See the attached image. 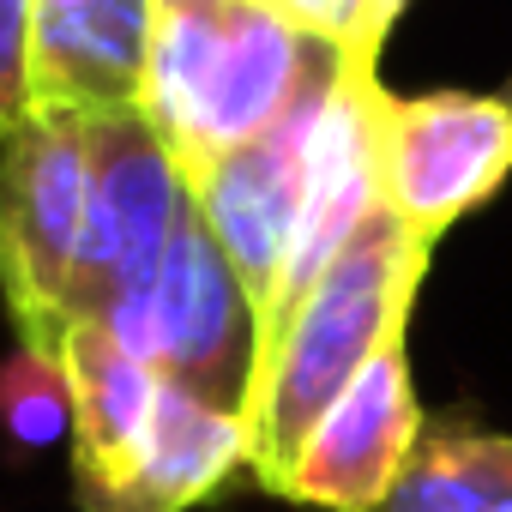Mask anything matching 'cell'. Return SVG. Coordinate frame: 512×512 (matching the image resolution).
Segmentation results:
<instances>
[{
  "label": "cell",
  "mask_w": 512,
  "mask_h": 512,
  "mask_svg": "<svg viewBox=\"0 0 512 512\" xmlns=\"http://www.w3.org/2000/svg\"><path fill=\"white\" fill-rule=\"evenodd\" d=\"M338 67L344 49L302 31L278 0H157L139 115L193 187L217 157L272 133Z\"/></svg>",
  "instance_id": "1"
},
{
  "label": "cell",
  "mask_w": 512,
  "mask_h": 512,
  "mask_svg": "<svg viewBox=\"0 0 512 512\" xmlns=\"http://www.w3.org/2000/svg\"><path fill=\"white\" fill-rule=\"evenodd\" d=\"M434 241L404 229L386 205L356 229V241L320 272V284L290 308V320L266 338L247 392L253 428V482L278 488L302 434L326 416V404L410 332L416 290L428 278Z\"/></svg>",
  "instance_id": "2"
},
{
  "label": "cell",
  "mask_w": 512,
  "mask_h": 512,
  "mask_svg": "<svg viewBox=\"0 0 512 512\" xmlns=\"http://www.w3.org/2000/svg\"><path fill=\"white\" fill-rule=\"evenodd\" d=\"M97 229V109L37 103L0 139V296L19 344L61 350L85 320Z\"/></svg>",
  "instance_id": "3"
},
{
  "label": "cell",
  "mask_w": 512,
  "mask_h": 512,
  "mask_svg": "<svg viewBox=\"0 0 512 512\" xmlns=\"http://www.w3.org/2000/svg\"><path fill=\"white\" fill-rule=\"evenodd\" d=\"M97 320L163 380H181L247 416L253 368H260V320H253V302L211 229L199 223V211H187L163 260L133 290H121Z\"/></svg>",
  "instance_id": "4"
},
{
  "label": "cell",
  "mask_w": 512,
  "mask_h": 512,
  "mask_svg": "<svg viewBox=\"0 0 512 512\" xmlns=\"http://www.w3.org/2000/svg\"><path fill=\"white\" fill-rule=\"evenodd\" d=\"M512 175V103L500 91H422L380 103V205L422 241H446Z\"/></svg>",
  "instance_id": "5"
},
{
  "label": "cell",
  "mask_w": 512,
  "mask_h": 512,
  "mask_svg": "<svg viewBox=\"0 0 512 512\" xmlns=\"http://www.w3.org/2000/svg\"><path fill=\"white\" fill-rule=\"evenodd\" d=\"M338 73L326 85H314L272 133H260L253 145L217 157L193 181V211L211 229V241L223 247V260L235 266L260 332H266L278 284L290 272V247H296V223H302V193H308V145H314V121H320V103L332 97Z\"/></svg>",
  "instance_id": "6"
},
{
  "label": "cell",
  "mask_w": 512,
  "mask_h": 512,
  "mask_svg": "<svg viewBox=\"0 0 512 512\" xmlns=\"http://www.w3.org/2000/svg\"><path fill=\"white\" fill-rule=\"evenodd\" d=\"M422 428L428 410L416 398L410 350L398 338L326 404V416L302 434L272 494H284L302 512H374L410 464Z\"/></svg>",
  "instance_id": "7"
},
{
  "label": "cell",
  "mask_w": 512,
  "mask_h": 512,
  "mask_svg": "<svg viewBox=\"0 0 512 512\" xmlns=\"http://www.w3.org/2000/svg\"><path fill=\"white\" fill-rule=\"evenodd\" d=\"M193 211V187L157 127L139 109H97V229L85 320H97L121 290H133L175 241Z\"/></svg>",
  "instance_id": "8"
},
{
  "label": "cell",
  "mask_w": 512,
  "mask_h": 512,
  "mask_svg": "<svg viewBox=\"0 0 512 512\" xmlns=\"http://www.w3.org/2000/svg\"><path fill=\"white\" fill-rule=\"evenodd\" d=\"M61 362H67V386H73V494H79V512H127L145 446H151L163 374L145 356H133L103 320H79L61 338Z\"/></svg>",
  "instance_id": "9"
},
{
  "label": "cell",
  "mask_w": 512,
  "mask_h": 512,
  "mask_svg": "<svg viewBox=\"0 0 512 512\" xmlns=\"http://www.w3.org/2000/svg\"><path fill=\"white\" fill-rule=\"evenodd\" d=\"M157 0H37V103L139 109Z\"/></svg>",
  "instance_id": "10"
},
{
  "label": "cell",
  "mask_w": 512,
  "mask_h": 512,
  "mask_svg": "<svg viewBox=\"0 0 512 512\" xmlns=\"http://www.w3.org/2000/svg\"><path fill=\"white\" fill-rule=\"evenodd\" d=\"M241 470L253 476V428H247V416L205 398V392H193V386H181V380H163L151 446H145L127 512H193L217 488H229Z\"/></svg>",
  "instance_id": "11"
},
{
  "label": "cell",
  "mask_w": 512,
  "mask_h": 512,
  "mask_svg": "<svg viewBox=\"0 0 512 512\" xmlns=\"http://www.w3.org/2000/svg\"><path fill=\"white\" fill-rule=\"evenodd\" d=\"M374 512H512V434L470 422L464 410L428 416Z\"/></svg>",
  "instance_id": "12"
},
{
  "label": "cell",
  "mask_w": 512,
  "mask_h": 512,
  "mask_svg": "<svg viewBox=\"0 0 512 512\" xmlns=\"http://www.w3.org/2000/svg\"><path fill=\"white\" fill-rule=\"evenodd\" d=\"M0 434L13 452H43L73 434V386L61 350L13 344V356L0 362Z\"/></svg>",
  "instance_id": "13"
},
{
  "label": "cell",
  "mask_w": 512,
  "mask_h": 512,
  "mask_svg": "<svg viewBox=\"0 0 512 512\" xmlns=\"http://www.w3.org/2000/svg\"><path fill=\"white\" fill-rule=\"evenodd\" d=\"M37 0H0V139L37 109Z\"/></svg>",
  "instance_id": "14"
},
{
  "label": "cell",
  "mask_w": 512,
  "mask_h": 512,
  "mask_svg": "<svg viewBox=\"0 0 512 512\" xmlns=\"http://www.w3.org/2000/svg\"><path fill=\"white\" fill-rule=\"evenodd\" d=\"M278 7H284L302 31H314V37L338 43L344 55H356V37H362V0H278Z\"/></svg>",
  "instance_id": "15"
},
{
  "label": "cell",
  "mask_w": 512,
  "mask_h": 512,
  "mask_svg": "<svg viewBox=\"0 0 512 512\" xmlns=\"http://www.w3.org/2000/svg\"><path fill=\"white\" fill-rule=\"evenodd\" d=\"M404 13H410V0H362V37H356L350 61L380 73V55H386V43H392V31H398Z\"/></svg>",
  "instance_id": "16"
},
{
  "label": "cell",
  "mask_w": 512,
  "mask_h": 512,
  "mask_svg": "<svg viewBox=\"0 0 512 512\" xmlns=\"http://www.w3.org/2000/svg\"><path fill=\"white\" fill-rule=\"evenodd\" d=\"M500 97H506V103H512V73H506V85H500Z\"/></svg>",
  "instance_id": "17"
}]
</instances>
